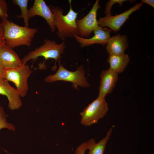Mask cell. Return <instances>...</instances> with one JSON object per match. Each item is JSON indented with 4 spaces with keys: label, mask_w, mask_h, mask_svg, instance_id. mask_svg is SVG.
Segmentation results:
<instances>
[{
    "label": "cell",
    "mask_w": 154,
    "mask_h": 154,
    "mask_svg": "<svg viewBox=\"0 0 154 154\" xmlns=\"http://www.w3.org/2000/svg\"><path fill=\"white\" fill-rule=\"evenodd\" d=\"M0 26L3 31L5 44L13 49L22 45L30 46L38 31L36 28L20 26L8 18L1 19Z\"/></svg>",
    "instance_id": "cell-1"
},
{
    "label": "cell",
    "mask_w": 154,
    "mask_h": 154,
    "mask_svg": "<svg viewBox=\"0 0 154 154\" xmlns=\"http://www.w3.org/2000/svg\"><path fill=\"white\" fill-rule=\"evenodd\" d=\"M69 2L70 9L65 15L63 14L64 10L60 7L51 5L48 6L54 15V24L57 30V34L62 40L67 38H74L75 34L78 35L76 23L78 13L72 9L71 1Z\"/></svg>",
    "instance_id": "cell-2"
},
{
    "label": "cell",
    "mask_w": 154,
    "mask_h": 154,
    "mask_svg": "<svg viewBox=\"0 0 154 154\" xmlns=\"http://www.w3.org/2000/svg\"><path fill=\"white\" fill-rule=\"evenodd\" d=\"M66 47V41L58 44L55 40L46 39L42 45L30 51L23 57L21 60L22 64H26L30 60L35 62L39 57H43L45 59L44 62L49 59H52L55 62L52 70L55 71L57 68V61L61 58Z\"/></svg>",
    "instance_id": "cell-3"
},
{
    "label": "cell",
    "mask_w": 154,
    "mask_h": 154,
    "mask_svg": "<svg viewBox=\"0 0 154 154\" xmlns=\"http://www.w3.org/2000/svg\"><path fill=\"white\" fill-rule=\"evenodd\" d=\"M59 68L56 72L53 75L48 76L44 78L45 82L52 83L58 81L70 82L72 83L73 88L78 90V86L87 88L90 87V85L85 76V71L83 66L81 65L77 68L75 71H71L66 69L58 61Z\"/></svg>",
    "instance_id": "cell-4"
},
{
    "label": "cell",
    "mask_w": 154,
    "mask_h": 154,
    "mask_svg": "<svg viewBox=\"0 0 154 154\" xmlns=\"http://www.w3.org/2000/svg\"><path fill=\"white\" fill-rule=\"evenodd\" d=\"M32 72L29 65L22 64L4 70V74L5 78L13 82L20 96L24 97L28 91V79Z\"/></svg>",
    "instance_id": "cell-5"
},
{
    "label": "cell",
    "mask_w": 154,
    "mask_h": 154,
    "mask_svg": "<svg viewBox=\"0 0 154 154\" xmlns=\"http://www.w3.org/2000/svg\"><path fill=\"white\" fill-rule=\"evenodd\" d=\"M108 110L105 98L98 96L80 113L81 124L89 126L96 123L105 116Z\"/></svg>",
    "instance_id": "cell-6"
},
{
    "label": "cell",
    "mask_w": 154,
    "mask_h": 154,
    "mask_svg": "<svg viewBox=\"0 0 154 154\" xmlns=\"http://www.w3.org/2000/svg\"><path fill=\"white\" fill-rule=\"evenodd\" d=\"M99 2V0H96L88 14L82 18L76 20L79 36L89 37L94 30L101 28L99 26L97 19L98 11L101 8Z\"/></svg>",
    "instance_id": "cell-7"
},
{
    "label": "cell",
    "mask_w": 154,
    "mask_h": 154,
    "mask_svg": "<svg viewBox=\"0 0 154 154\" xmlns=\"http://www.w3.org/2000/svg\"><path fill=\"white\" fill-rule=\"evenodd\" d=\"M143 3L142 2L137 3L128 10L118 15L100 17L98 20V25L101 28L108 27L116 32L119 30L132 13L141 7Z\"/></svg>",
    "instance_id": "cell-8"
},
{
    "label": "cell",
    "mask_w": 154,
    "mask_h": 154,
    "mask_svg": "<svg viewBox=\"0 0 154 154\" xmlns=\"http://www.w3.org/2000/svg\"><path fill=\"white\" fill-rule=\"evenodd\" d=\"M28 14L29 18L35 16L42 17L46 21L52 33L56 31L53 14L44 0H35L32 7L28 9Z\"/></svg>",
    "instance_id": "cell-9"
},
{
    "label": "cell",
    "mask_w": 154,
    "mask_h": 154,
    "mask_svg": "<svg viewBox=\"0 0 154 154\" xmlns=\"http://www.w3.org/2000/svg\"><path fill=\"white\" fill-rule=\"evenodd\" d=\"M100 77L98 96L105 98L112 92L118 80V74L109 68L102 70Z\"/></svg>",
    "instance_id": "cell-10"
},
{
    "label": "cell",
    "mask_w": 154,
    "mask_h": 154,
    "mask_svg": "<svg viewBox=\"0 0 154 154\" xmlns=\"http://www.w3.org/2000/svg\"><path fill=\"white\" fill-rule=\"evenodd\" d=\"M110 29L101 28L93 31L94 35L90 38L82 37L75 34L74 38L82 47H87L94 44H99L103 45L106 44L110 37Z\"/></svg>",
    "instance_id": "cell-11"
},
{
    "label": "cell",
    "mask_w": 154,
    "mask_h": 154,
    "mask_svg": "<svg viewBox=\"0 0 154 154\" xmlns=\"http://www.w3.org/2000/svg\"><path fill=\"white\" fill-rule=\"evenodd\" d=\"M0 94L7 97L8 107L11 110L18 109L21 107L22 102L18 92L5 78L0 79Z\"/></svg>",
    "instance_id": "cell-12"
},
{
    "label": "cell",
    "mask_w": 154,
    "mask_h": 154,
    "mask_svg": "<svg viewBox=\"0 0 154 154\" xmlns=\"http://www.w3.org/2000/svg\"><path fill=\"white\" fill-rule=\"evenodd\" d=\"M23 64L17 54L6 44L0 48V66L4 69Z\"/></svg>",
    "instance_id": "cell-13"
},
{
    "label": "cell",
    "mask_w": 154,
    "mask_h": 154,
    "mask_svg": "<svg viewBox=\"0 0 154 154\" xmlns=\"http://www.w3.org/2000/svg\"><path fill=\"white\" fill-rule=\"evenodd\" d=\"M106 44V50L109 55L123 54L128 46L127 38L125 35L118 34L110 37Z\"/></svg>",
    "instance_id": "cell-14"
},
{
    "label": "cell",
    "mask_w": 154,
    "mask_h": 154,
    "mask_svg": "<svg viewBox=\"0 0 154 154\" xmlns=\"http://www.w3.org/2000/svg\"><path fill=\"white\" fill-rule=\"evenodd\" d=\"M107 61L109 68L118 74L124 71L130 61V58L127 54L110 55Z\"/></svg>",
    "instance_id": "cell-15"
},
{
    "label": "cell",
    "mask_w": 154,
    "mask_h": 154,
    "mask_svg": "<svg viewBox=\"0 0 154 154\" xmlns=\"http://www.w3.org/2000/svg\"><path fill=\"white\" fill-rule=\"evenodd\" d=\"M111 127L107 133L106 137L98 142L96 143L94 139H91L86 142L87 149L89 150L88 154H103L106 145L110 139L112 131Z\"/></svg>",
    "instance_id": "cell-16"
},
{
    "label": "cell",
    "mask_w": 154,
    "mask_h": 154,
    "mask_svg": "<svg viewBox=\"0 0 154 154\" xmlns=\"http://www.w3.org/2000/svg\"><path fill=\"white\" fill-rule=\"evenodd\" d=\"M29 0H13V3L18 6L20 8L21 14L17 15V18H22L24 21L25 26L29 27V18L28 14V9L27 8Z\"/></svg>",
    "instance_id": "cell-17"
},
{
    "label": "cell",
    "mask_w": 154,
    "mask_h": 154,
    "mask_svg": "<svg viewBox=\"0 0 154 154\" xmlns=\"http://www.w3.org/2000/svg\"><path fill=\"white\" fill-rule=\"evenodd\" d=\"M8 116L5 113L4 108L0 106V130L4 128L13 131L15 130V128L12 124L7 121L6 118Z\"/></svg>",
    "instance_id": "cell-18"
},
{
    "label": "cell",
    "mask_w": 154,
    "mask_h": 154,
    "mask_svg": "<svg viewBox=\"0 0 154 154\" xmlns=\"http://www.w3.org/2000/svg\"><path fill=\"white\" fill-rule=\"evenodd\" d=\"M127 1L126 0H110L108 1L106 4L105 9L104 13L106 16H109L111 15V10L112 6L116 3L119 4L120 6L122 5L124 2Z\"/></svg>",
    "instance_id": "cell-19"
},
{
    "label": "cell",
    "mask_w": 154,
    "mask_h": 154,
    "mask_svg": "<svg viewBox=\"0 0 154 154\" xmlns=\"http://www.w3.org/2000/svg\"><path fill=\"white\" fill-rule=\"evenodd\" d=\"M8 6L4 0H0V17L1 19L8 18Z\"/></svg>",
    "instance_id": "cell-20"
},
{
    "label": "cell",
    "mask_w": 154,
    "mask_h": 154,
    "mask_svg": "<svg viewBox=\"0 0 154 154\" xmlns=\"http://www.w3.org/2000/svg\"><path fill=\"white\" fill-rule=\"evenodd\" d=\"M86 142L83 143L76 148L75 151V154H85L87 150Z\"/></svg>",
    "instance_id": "cell-21"
},
{
    "label": "cell",
    "mask_w": 154,
    "mask_h": 154,
    "mask_svg": "<svg viewBox=\"0 0 154 154\" xmlns=\"http://www.w3.org/2000/svg\"><path fill=\"white\" fill-rule=\"evenodd\" d=\"M5 44L3 37V31L2 28L0 26V48Z\"/></svg>",
    "instance_id": "cell-22"
},
{
    "label": "cell",
    "mask_w": 154,
    "mask_h": 154,
    "mask_svg": "<svg viewBox=\"0 0 154 154\" xmlns=\"http://www.w3.org/2000/svg\"><path fill=\"white\" fill-rule=\"evenodd\" d=\"M141 2L143 3L148 4L153 8H154V1L153 0H142Z\"/></svg>",
    "instance_id": "cell-23"
},
{
    "label": "cell",
    "mask_w": 154,
    "mask_h": 154,
    "mask_svg": "<svg viewBox=\"0 0 154 154\" xmlns=\"http://www.w3.org/2000/svg\"><path fill=\"white\" fill-rule=\"evenodd\" d=\"M4 71V70L0 66V79L5 78Z\"/></svg>",
    "instance_id": "cell-24"
}]
</instances>
